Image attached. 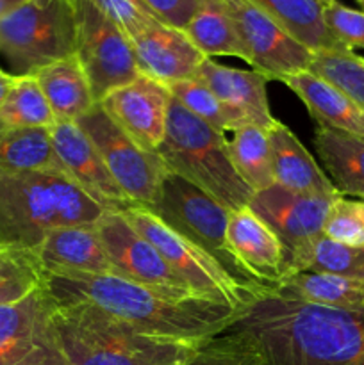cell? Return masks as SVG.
Masks as SVG:
<instances>
[{
    "label": "cell",
    "mask_w": 364,
    "mask_h": 365,
    "mask_svg": "<svg viewBox=\"0 0 364 365\" xmlns=\"http://www.w3.org/2000/svg\"><path fill=\"white\" fill-rule=\"evenodd\" d=\"M263 365H364V309H335L266 292L236 312Z\"/></svg>",
    "instance_id": "cell-1"
},
{
    "label": "cell",
    "mask_w": 364,
    "mask_h": 365,
    "mask_svg": "<svg viewBox=\"0 0 364 365\" xmlns=\"http://www.w3.org/2000/svg\"><path fill=\"white\" fill-rule=\"evenodd\" d=\"M41 287L56 305L88 303L152 337L202 344L221 334L238 310L227 303L164 294L106 273L39 271Z\"/></svg>",
    "instance_id": "cell-2"
},
{
    "label": "cell",
    "mask_w": 364,
    "mask_h": 365,
    "mask_svg": "<svg viewBox=\"0 0 364 365\" xmlns=\"http://www.w3.org/2000/svg\"><path fill=\"white\" fill-rule=\"evenodd\" d=\"M106 210L66 173H0V250L31 255L52 230L96 225Z\"/></svg>",
    "instance_id": "cell-3"
},
{
    "label": "cell",
    "mask_w": 364,
    "mask_h": 365,
    "mask_svg": "<svg viewBox=\"0 0 364 365\" xmlns=\"http://www.w3.org/2000/svg\"><path fill=\"white\" fill-rule=\"evenodd\" d=\"M54 327L68 365H186L200 346L141 334L88 303L56 305Z\"/></svg>",
    "instance_id": "cell-4"
},
{
    "label": "cell",
    "mask_w": 364,
    "mask_h": 365,
    "mask_svg": "<svg viewBox=\"0 0 364 365\" xmlns=\"http://www.w3.org/2000/svg\"><path fill=\"white\" fill-rule=\"evenodd\" d=\"M156 153L168 171L181 175L228 210L248 207L253 191L236 171L223 132L193 116L173 96L166 134Z\"/></svg>",
    "instance_id": "cell-5"
},
{
    "label": "cell",
    "mask_w": 364,
    "mask_h": 365,
    "mask_svg": "<svg viewBox=\"0 0 364 365\" xmlns=\"http://www.w3.org/2000/svg\"><path fill=\"white\" fill-rule=\"evenodd\" d=\"M148 210L171 230L216 260L227 271L228 277L246 292L256 298L271 292L252 280L236 259L227 241L231 210L206 191L182 178L181 175L166 171L161 182L159 196Z\"/></svg>",
    "instance_id": "cell-6"
},
{
    "label": "cell",
    "mask_w": 364,
    "mask_h": 365,
    "mask_svg": "<svg viewBox=\"0 0 364 365\" xmlns=\"http://www.w3.org/2000/svg\"><path fill=\"white\" fill-rule=\"evenodd\" d=\"M75 53L71 0H27L0 18V56L11 75H34Z\"/></svg>",
    "instance_id": "cell-7"
},
{
    "label": "cell",
    "mask_w": 364,
    "mask_h": 365,
    "mask_svg": "<svg viewBox=\"0 0 364 365\" xmlns=\"http://www.w3.org/2000/svg\"><path fill=\"white\" fill-rule=\"evenodd\" d=\"M121 214L146 241L156 246L161 257L193 294L211 302L227 303L238 312L257 299L239 287L216 260L171 230L148 209L134 205Z\"/></svg>",
    "instance_id": "cell-8"
},
{
    "label": "cell",
    "mask_w": 364,
    "mask_h": 365,
    "mask_svg": "<svg viewBox=\"0 0 364 365\" xmlns=\"http://www.w3.org/2000/svg\"><path fill=\"white\" fill-rule=\"evenodd\" d=\"M75 16V56L86 71L95 102L138 78L131 39L89 0H71Z\"/></svg>",
    "instance_id": "cell-9"
},
{
    "label": "cell",
    "mask_w": 364,
    "mask_h": 365,
    "mask_svg": "<svg viewBox=\"0 0 364 365\" xmlns=\"http://www.w3.org/2000/svg\"><path fill=\"white\" fill-rule=\"evenodd\" d=\"M77 125L91 139L107 171L132 205L150 209L159 196L161 182L168 171L161 157L141 148L111 120L100 103L82 114Z\"/></svg>",
    "instance_id": "cell-10"
},
{
    "label": "cell",
    "mask_w": 364,
    "mask_h": 365,
    "mask_svg": "<svg viewBox=\"0 0 364 365\" xmlns=\"http://www.w3.org/2000/svg\"><path fill=\"white\" fill-rule=\"evenodd\" d=\"M234 20L236 32L245 50L246 63L268 81H282L288 75L309 68L313 53L293 38L280 24L268 16L250 0H223Z\"/></svg>",
    "instance_id": "cell-11"
},
{
    "label": "cell",
    "mask_w": 364,
    "mask_h": 365,
    "mask_svg": "<svg viewBox=\"0 0 364 365\" xmlns=\"http://www.w3.org/2000/svg\"><path fill=\"white\" fill-rule=\"evenodd\" d=\"M113 274L164 294L198 298L173 273L156 246L146 241L121 212H106L96 223Z\"/></svg>",
    "instance_id": "cell-12"
},
{
    "label": "cell",
    "mask_w": 364,
    "mask_h": 365,
    "mask_svg": "<svg viewBox=\"0 0 364 365\" xmlns=\"http://www.w3.org/2000/svg\"><path fill=\"white\" fill-rule=\"evenodd\" d=\"M335 198L338 196L298 195L273 184L264 191L253 192L248 209L280 239L288 269L293 259L323 235L325 217Z\"/></svg>",
    "instance_id": "cell-13"
},
{
    "label": "cell",
    "mask_w": 364,
    "mask_h": 365,
    "mask_svg": "<svg viewBox=\"0 0 364 365\" xmlns=\"http://www.w3.org/2000/svg\"><path fill=\"white\" fill-rule=\"evenodd\" d=\"M49 130L54 152L63 164L64 173L93 202L98 203L106 212H125L134 207L118 187L91 139L79 127L77 121H54Z\"/></svg>",
    "instance_id": "cell-14"
},
{
    "label": "cell",
    "mask_w": 364,
    "mask_h": 365,
    "mask_svg": "<svg viewBox=\"0 0 364 365\" xmlns=\"http://www.w3.org/2000/svg\"><path fill=\"white\" fill-rule=\"evenodd\" d=\"M170 102L171 93L166 84L139 75L98 103L141 148L157 152L166 134Z\"/></svg>",
    "instance_id": "cell-15"
},
{
    "label": "cell",
    "mask_w": 364,
    "mask_h": 365,
    "mask_svg": "<svg viewBox=\"0 0 364 365\" xmlns=\"http://www.w3.org/2000/svg\"><path fill=\"white\" fill-rule=\"evenodd\" d=\"M195 77L216 95L227 118L228 130L243 125L270 128L275 121L268 103L266 75L256 70L225 66L211 57H206Z\"/></svg>",
    "instance_id": "cell-16"
},
{
    "label": "cell",
    "mask_w": 364,
    "mask_h": 365,
    "mask_svg": "<svg viewBox=\"0 0 364 365\" xmlns=\"http://www.w3.org/2000/svg\"><path fill=\"white\" fill-rule=\"evenodd\" d=\"M227 241L252 280L273 292L285 273L284 246L273 230L248 207L231 210Z\"/></svg>",
    "instance_id": "cell-17"
},
{
    "label": "cell",
    "mask_w": 364,
    "mask_h": 365,
    "mask_svg": "<svg viewBox=\"0 0 364 365\" xmlns=\"http://www.w3.org/2000/svg\"><path fill=\"white\" fill-rule=\"evenodd\" d=\"M139 73L161 84L195 77L206 59L181 29L157 21L131 39Z\"/></svg>",
    "instance_id": "cell-18"
},
{
    "label": "cell",
    "mask_w": 364,
    "mask_h": 365,
    "mask_svg": "<svg viewBox=\"0 0 364 365\" xmlns=\"http://www.w3.org/2000/svg\"><path fill=\"white\" fill-rule=\"evenodd\" d=\"M29 257L39 271L113 273L96 225L56 228Z\"/></svg>",
    "instance_id": "cell-19"
},
{
    "label": "cell",
    "mask_w": 364,
    "mask_h": 365,
    "mask_svg": "<svg viewBox=\"0 0 364 365\" xmlns=\"http://www.w3.org/2000/svg\"><path fill=\"white\" fill-rule=\"evenodd\" d=\"M268 143L275 184L298 195L341 196L288 125L275 120L268 128Z\"/></svg>",
    "instance_id": "cell-20"
},
{
    "label": "cell",
    "mask_w": 364,
    "mask_h": 365,
    "mask_svg": "<svg viewBox=\"0 0 364 365\" xmlns=\"http://www.w3.org/2000/svg\"><path fill=\"white\" fill-rule=\"evenodd\" d=\"M280 82L302 100L318 127L335 128L364 138V110L334 86L307 70L288 75Z\"/></svg>",
    "instance_id": "cell-21"
},
{
    "label": "cell",
    "mask_w": 364,
    "mask_h": 365,
    "mask_svg": "<svg viewBox=\"0 0 364 365\" xmlns=\"http://www.w3.org/2000/svg\"><path fill=\"white\" fill-rule=\"evenodd\" d=\"M34 77L56 121H77L96 103L84 68L75 53L41 68Z\"/></svg>",
    "instance_id": "cell-22"
},
{
    "label": "cell",
    "mask_w": 364,
    "mask_h": 365,
    "mask_svg": "<svg viewBox=\"0 0 364 365\" xmlns=\"http://www.w3.org/2000/svg\"><path fill=\"white\" fill-rule=\"evenodd\" d=\"M314 148L334 187L343 196L364 200V138L335 128L316 127Z\"/></svg>",
    "instance_id": "cell-23"
},
{
    "label": "cell",
    "mask_w": 364,
    "mask_h": 365,
    "mask_svg": "<svg viewBox=\"0 0 364 365\" xmlns=\"http://www.w3.org/2000/svg\"><path fill=\"white\" fill-rule=\"evenodd\" d=\"M310 52H353L328 29L321 0H250Z\"/></svg>",
    "instance_id": "cell-24"
},
{
    "label": "cell",
    "mask_w": 364,
    "mask_h": 365,
    "mask_svg": "<svg viewBox=\"0 0 364 365\" xmlns=\"http://www.w3.org/2000/svg\"><path fill=\"white\" fill-rule=\"evenodd\" d=\"M273 292L282 298L302 299L323 307L352 310L364 309V280L338 277V274L298 271V273L285 274Z\"/></svg>",
    "instance_id": "cell-25"
},
{
    "label": "cell",
    "mask_w": 364,
    "mask_h": 365,
    "mask_svg": "<svg viewBox=\"0 0 364 365\" xmlns=\"http://www.w3.org/2000/svg\"><path fill=\"white\" fill-rule=\"evenodd\" d=\"M61 171L49 128H16L0 125V173Z\"/></svg>",
    "instance_id": "cell-26"
},
{
    "label": "cell",
    "mask_w": 364,
    "mask_h": 365,
    "mask_svg": "<svg viewBox=\"0 0 364 365\" xmlns=\"http://www.w3.org/2000/svg\"><path fill=\"white\" fill-rule=\"evenodd\" d=\"M184 32L206 57L231 56L246 63L234 20L223 0H202Z\"/></svg>",
    "instance_id": "cell-27"
},
{
    "label": "cell",
    "mask_w": 364,
    "mask_h": 365,
    "mask_svg": "<svg viewBox=\"0 0 364 365\" xmlns=\"http://www.w3.org/2000/svg\"><path fill=\"white\" fill-rule=\"evenodd\" d=\"M52 298L43 287L11 305H0V339L4 341H57Z\"/></svg>",
    "instance_id": "cell-28"
},
{
    "label": "cell",
    "mask_w": 364,
    "mask_h": 365,
    "mask_svg": "<svg viewBox=\"0 0 364 365\" xmlns=\"http://www.w3.org/2000/svg\"><path fill=\"white\" fill-rule=\"evenodd\" d=\"M227 138L228 155L239 177L253 192L264 191L275 184L273 171L270 160V143H268V128L257 125H243V127L228 130Z\"/></svg>",
    "instance_id": "cell-29"
},
{
    "label": "cell",
    "mask_w": 364,
    "mask_h": 365,
    "mask_svg": "<svg viewBox=\"0 0 364 365\" xmlns=\"http://www.w3.org/2000/svg\"><path fill=\"white\" fill-rule=\"evenodd\" d=\"M56 121L34 75L14 77L0 106V125L16 128H50Z\"/></svg>",
    "instance_id": "cell-30"
},
{
    "label": "cell",
    "mask_w": 364,
    "mask_h": 365,
    "mask_svg": "<svg viewBox=\"0 0 364 365\" xmlns=\"http://www.w3.org/2000/svg\"><path fill=\"white\" fill-rule=\"evenodd\" d=\"M298 271L328 273L364 280V250L352 248L321 235L310 245V248L291 260L285 274L298 273Z\"/></svg>",
    "instance_id": "cell-31"
},
{
    "label": "cell",
    "mask_w": 364,
    "mask_h": 365,
    "mask_svg": "<svg viewBox=\"0 0 364 365\" xmlns=\"http://www.w3.org/2000/svg\"><path fill=\"white\" fill-rule=\"evenodd\" d=\"M307 71L334 86L364 110V57L355 52H314Z\"/></svg>",
    "instance_id": "cell-32"
},
{
    "label": "cell",
    "mask_w": 364,
    "mask_h": 365,
    "mask_svg": "<svg viewBox=\"0 0 364 365\" xmlns=\"http://www.w3.org/2000/svg\"><path fill=\"white\" fill-rule=\"evenodd\" d=\"M186 365H263V359L248 339L223 330L203 341Z\"/></svg>",
    "instance_id": "cell-33"
},
{
    "label": "cell",
    "mask_w": 364,
    "mask_h": 365,
    "mask_svg": "<svg viewBox=\"0 0 364 365\" xmlns=\"http://www.w3.org/2000/svg\"><path fill=\"white\" fill-rule=\"evenodd\" d=\"M168 89H170L171 96H173L184 109H188L193 116L206 121V123L209 125V127H213L214 130L227 134L228 123L227 118H225L223 109H221L216 95H214L202 81H198L196 77L184 78V81H177L168 84Z\"/></svg>",
    "instance_id": "cell-34"
},
{
    "label": "cell",
    "mask_w": 364,
    "mask_h": 365,
    "mask_svg": "<svg viewBox=\"0 0 364 365\" xmlns=\"http://www.w3.org/2000/svg\"><path fill=\"white\" fill-rule=\"evenodd\" d=\"M323 235L330 241L364 250V200L338 196L325 217Z\"/></svg>",
    "instance_id": "cell-35"
},
{
    "label": "cell",
    "mask_w": 364,
    "mask_h": 365,
    "mask_svg": "<svg viewBox=\"0 0 364 365\" xmlns=\"http://www.w3.org/2000/svg\"><path fill=\"white\" fill-rule=\"evenodd\" d=\"M41 287L39 269L29 255L13 253L0 262V305H11Z\"/></svg>",
    "instance_id": "cell-36"
},
{
    "label": "cell",
    "mask_w": 364,
    "mask_h": 365,
    "mask_svg": "<svg viewBox=\"0 0 364 365\" xmlns=\"http://www.w3.org/2000/svg\"><path fill=\"white\" fill-rule=\"evenodd\" d=\"M0 365H68L59 342L4 341L0 339Z\"/></svg>",
    "instance_id": "cell-37"
},
{
    "label": "cell",
    "mask_w": 364,
    "mask_h": 365,
    "mask_svg": "<svg viewBox=\"0 0 364 365\" xmlns=\"http://www.w3.org/2000/svg\"><path fill=\"white\" fill-rule=\"evenodd\" d=\"M89 2L98 7L111 21H114L128 39L136 38L159 21L141 0H89Z\"/></svg>",
    "instance_id": "cell-38"
},
{
    "label": "cell",
    "mask_w": 364,
    "mask_h": 365,
    "mask_svg": "<svg viewBox=\"0 0 364 365\" xmlns=\"http://www.w3.org/2000/svg\"><path fill=\"white\" fill-rule=\"evenodd\" d=\"M323 16L332 34L348 46L364 48V13L352 9L339 0H328L323 6Z\"/></svg>",
    "instance_id": "cell-39"
},
{
    "label": "cell",
    "mask_w": 364,
    "mask_h": 365,
    "mask_svg": "<svg viewBox=\"0 0 364 365\" xmlns=\"http://www.w3.org/2000/svg\"><path fill=\"white\" fill-rule=\"evenodd\" d=\"M163 24L184 31L202 0H141Z\"/></svg>",
    "instance_id": "cell-40"
},
{
    "label": "cell",
    "mask_w": 364,
    "mask_h": 365,
    "mask_svg": "<svg viewBox=\"0 0 364 365\" xmlns=\"http://www.w3.org/2000/svg\"><path fill=\"white\" fill-rule=\"evenodd\" d=\"M13 82H14V75L0 70V106H2L4 98H6L7 91H9V88L13 86Z\"/></svg>",
    "instance_id": "cell-41"
},
{
    "label": "cell",
    "mask_w": 364,
    "mask_h": 365,
    "mask_svg": "<svg viewBox=\"0 0 364 365\" xmlns=\"http://www.w3.org/2000/svg\"><path fill=\"white\" fill-rule=\"evenodd\" d=\"M27 0H0V18L7 16L9 13H13L16 7H20L21 4H25Z\"/></svg>",
    "instance_id": "cell-42"
},
{
    "label": "cell",
    "mask_w": 364,
    "mask_h": 365,
    "mask_svg": "<svg viewBox=\"0 0 364 365\" xmlns=\"http://www.w3.org/2000/svg\"><path fill=\"white\" fill-rule=\"evenodd\" d=\"M11 255H13V253H11V252H4V250H0V262H4V260L9 259Z\"/></svg>",
    "instance_id": "cell-43"
},
{
    "label": "cell",
    "mask_w": 364,
    "mask_h": 365,
    "mask_svg": "<svg viewBox=\"0 0 364 365\" xmlns=\"http://www.w3.org/2000/svg\"><path fill=\"white\" fill-rule=\"evenodd\" d=\"M357 4H359L360 11H363V13H364V0H357Z\"/></svg>",
    "instance_id": "cell-44"
}]
</instances>
